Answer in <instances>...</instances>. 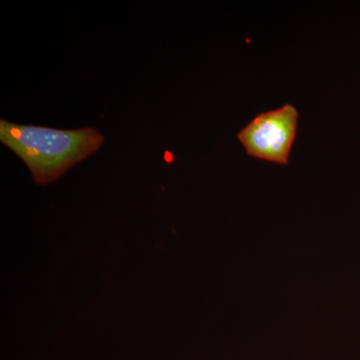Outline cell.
<instances>
[{
  "label": "cell",
  "mask_w": 360,
  "mask_h": 360,
  "mask_svg": "<svg viewBox=\"0 0 360 360\" xmlns=\"http://www.w3.org/2000/svg\"><path fill=\"white\" fill-rule=\"evenodd\" d=\"M0 141L25 163L35 184L44 186L96 153L104 137L96 127L56 129L1 120Z\"/></svg>",
  "instance_id": "6da1fadb"
},
{
  "label": "cell",
  "mask_w": 360,
  "mask_h": 360,
  "mask_svg": "<svg viewBox=\"0 0 360 360\" xmlns=\"http://www.w3.org/2000/svg\"><path fill=\"white\" fill-rule=\"evenodd\" d=\"M298 111L285 104L277 110L260 113L238 134L248 155L286 165L295 142Z\"/></svg>",
  "instance_id": "7a4b0ae2"
}]
</instances>
